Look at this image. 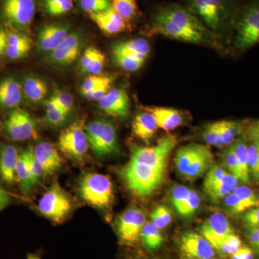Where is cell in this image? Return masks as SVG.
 <instances>
[{"label": "cell", "mask_w": 259, "mask_h": 259, "mask_svg": "<svg viewBox=\"0 0 259 259\" xmlns=\"http://www.w3.org/2000/svg\"><path fill=\"white\" fill-rule=\"evenodd\" d=\"M151 30L175 40L194 44L207 41L212 34L187 7L176 3L163 5L156 10Z\"/></svg>", "instance_id": "obj_1"}, {"label": "cell", "mask_w": 259, "mask_h": 259, "mask_svg": "<svg viewBox=\"0 0 259 259\" xmlns=\"http://www.w3.org/2000/svg\"><path fill=\"white\" fill-rule=\"evenodd\" d=\"M187 8L212 32L231 30L240 0H187Z\"/></svg>", "instance_id": "obj_2"}, {"label": "cell", "mask_w": 259, "mask_h": 259, "mask_svg": "<svg viewBox=\"0 0 259 259\" xmlns=\"http://www.w3.org/2000/svg\"><path fill=\"white\" fill-rule=\"evenodd\" d=\"M233 46L244 52L259 44V0L241 3L233 21Z\"/></svg>", "instance_id": "obj_3"}, {"label": "cell", "mask_w": 259, "mask_h": 259, "mask_svg": "<svg viewBox=\"0 0 259 259\" xmlns=\"http://www.w3.org/2000/svg\"><path fill=\"white\" fill-rule=\"evenodd\" d=\"M121 176L134 195L140 197H149L163 183L165 168H153L129 161L122 168Z\"/></svg>", "instance_id": "obj_4"}, {"label": "cell", "mask_w": 259, "mask_h": 259, "mask_svg": "<svg viewBox=\"0 0 259 259\" xmlns=\"http://www.w3.org/2000/svg\"><path fill=\"white\" fill-rule=\"evenodd\" d=\"M175 161L181 175L188 180H195L208 171L213 155L208 146L191 144L179 148Z\"/></svg>", "instance_id": "obj_5"}, {"label": "cell", "mask_w": 259, "mask_h": 259, "mask_svg": "<svg viewBox=\"0 0 259 259\" xmlns=\"http://www.w3.org/2000/svg\"><path fill=\"white\" fill-rule=\"evenodd\" d=\"M81 198L97 208L110 207L113 202V186L110 179L101 174L90 173L83 175L79 184Z\"/></svg>", "instance_id": "obj_6"}, {"label": "cell", "mask_w": 259, "mask_h": 259, "mask_svg": "<svg viewBox=\"0 0 259 259\" xmlns=\"http://www.w3.org/2000/svg\"><path fill=\"white\" fill-rule=\"evenodd\" d=\"M85 131L89 147L97 157H104L117 151V132L111 122L97 119L85 126Z\"/></svg>", "instance_id": "obj_7"}, {"label": "cell", "mask_w": 259, "mask_h": 259, "mask_svg": "<svg viewBox=\"0 0 259 259\" xmlns=\"http://www.w3.org/2000/svg\"><path fill=\"white\" fill-rule=\"evenodd\" d=\"M177 141L172 135L162 138L154 146H139L131 144L130 161L142 163L153 168H166L167 158L176 147Z\"/></svg>", "instance_id": "obj_8"}, {"label": "cell", "mask_w": 259, "mask_h": 259, "mask_svg": "<svg viewBox=\"0 0 259 259\" xmlns=\"http://www.w3.org/2000/svg\"><path fill=\"white\" fill-rule=\"evenodd\" d=\"M37 209L46 218L61 223L69 214L71 202L60 185L55 183L42 196L37 204Z\"/></svg>", "instance_id": "obj_9"}, {"label": "cell", "mask_w": 259, "mask_h": 259, "mask_svg": "<svg viewBox=\"0 0 259 259\" xmlns=\"http://www.w3.org/2000/svg\"><path fill=\"white\" fill-rule=\"evenodd\" d=\"M85 126L84 120H79L63 130L59 135V148L73 159H82L90 148Z\"/></svg>", "instance_id": "obj_10"}, {"label": "cell", "mask_w": 259, "mask_h": 259, "mask_svg": "<svg viewBox=\"0 0 259 259\" xmlns=\"http://www.w3.org/2000/svg\"><path fill=\"white\" fill-rule=\"evenodd\" d=\"M35 0H3L2 17L5 23L16 30L28 28L35 17Z\"/></svg>", "instance_id": "obj_11"}, {"label": "cell", "mask_w": 259, "mask_h": 259, "mask_svg": "<svg viewBox=\"0 0 259 259\" xmlns=\"http://www.w3.org/2000/svg\"><path fill=\"white\" fill-rule=\"evenodd\" d=\"M146 223V214L142 209L131 207L124 211L116 222L120 243L129 245L136 244L141 239V231Z\"/></svg>", "instance_id": "obj_12"}, {"label": "cell", "mask_w": 259, "mask_h": 259, "mask_svg": "<svg viewBox=\"0 0 259 259\" xmlns=\"http://www.w3.org/2000/svg\"><path fill=\"white\" fill-rule=\"evenodd\" d=\"M5 128L8 137L15 141H26L37 135L35 120L28 112L18 107L10 112L5 122Z\"/></svg>", "instance_id": "obj_13"}, {"label": "cell", "mask_w": 259, "mask_h": 259, "mask_svg": "<svg viewBox=\"0 0 259 259\" xmlns=\"http://www.w3.org/2000/svg\"><path fill=\"white\" fill-rule=\"evenodd\" d=\"M83 44V37L80 32L70 33L49 55L52 64L59 66H68L79 57Z\"/></svg>", "instance_id": "obj_14"}, {"label": "cell", "mask_w": 259, "mask_h": 259, "mask_svg": "<svg viewBox=\"0 0 259 259\" xmlns=\"http://www.w3.org/2000/svg\"><path fill=\"white\" fill-rule=\"evenodd\" d=\"M179 244L182 255L197 259L215 258V253L212 245L198 233L186 232L181 236Z\"/></svg>", "instance_id": "obj_15"}, {"label": "cell", "mask_w": 259, "mask_h": 259, "mask_svg": "<svg viewBox=\"0 0 259 259\" xmlns=\"http://www.w3.org/2000/svg\"><path fill=\"white\" fill-rule=\"evenodd\" d=\"M234 233L228 218L220 212H214L202 225L200 234L216 248L221 241Z\"/></svg>", "instance_id": "obj_16"}, {"label": "cell", "mask_w": 259, "mask_h": 259, "mask_svg": "<svg viewBox=\"0 0 259 259\" xmlns=\"http://www.w3.org/2000/svg\"><path fill=\"white\" fill-rule=\"evenodd\" d=\"M98 106L107 115L117 118H125L129 115L128 95L122 89H111L99 100Z\"/></svg>", "instance_id": "obj_17"}, {"label": "cell", "mask_w": 259, "mask_h": 259, "mask_svg": "<svg viewBox=\"0 0 259 259\" xmlns=\"http://www.w3.org/2000/svg\"><path fill=\"white\" fill-rule=\"evenodd\" d=\"M69 26L66 24L52 23L44 25L37 35V49L42 53L52 52L69 35Z\"/></svg>", "instance_id": "obj_18"}, {"label": "cell", "mask_w": 259, "mask_h": 259, "mask_svg": "<svg viewBox=\"0 0 259 259\" xmlns=\"http://www.w3.org/2000/svg\"><path fill=\"white\" fill-rule=\"evenodd\" d=\"M34 156L44 170V175H51L60 169L62 159L54 144L42 141L32 148Z\"/></svg>", "instance_id": "obj_19"}, {"label": "cell", "mask_w": 259, "mask_h": 259, "mask_svg": "<svg viewBox=\"0 0 259 259\" xmlns=\"http://www.w3.org/2000/svg\"><path fill=\"white\" fill-rule=\"evenodd\" d=\"M90 17L100 30L107 35H116L127 28V22L112 7Z\"/></svg>", "instance_id": "obj_20"}, {"label": "cell", "mask_w": 259, "mask_h": 259, "mask_svg": "<svg viewBox=\"0 0 259 259\" xmlns=\"http://www.w3.org/2000/svg\"><path fill=\"white\" fill-rule=\"evenodd\" d=\"M20 153L18 148L12 145H6L0 151V177L7 183L17 182L16 168Z\"/></svg>", "instance_id": "obj_21"}, {"label": "cell", "mask_w": 259, "mask_h": 259, "mask_svg": "<svg viewBox=\"0 0 259 259\" xmlns=\"http://www.w3.org/2000/svg\"><path fill=\"white\" fill-rule=\"evenodd\" d=\"M23 88L13 77L5 78L0 81V106L4 108H16L23 97Z\"/></svg>", "instance_id": "obj_22"}, {"label": "cell", "mask_w": 259, "mask_h": 259, "mask_svg": "<svg viewBox=\"0 0 259 259\" xmlns=\"http://www.w3.org/2000/svg\"><path fill=\"white\" fill-rule=\"evenodd\" d=\"M157 122L158 127L165 131H173L184 122L183 115L179 110L168 107H147Z\"/></svg>", "instance_id": "obj_23"}, {"label": "cell", "mask_w": 259, "mask_h": 259, "mask_svg": "<svg viewBox=\"0 0 259 259\" xmlns=\"http://www.w3.org/2000/svg\"><path fill=\"white\" fill-rule=\"evenodd\" d=\"M239 180L231 174L227 172L221 180L212 185L204 187V191L213 202L224 199L228 194L233 192L238 186Z\"/></svg>", "instance_id": "obj_24"}, {"label": "cell", "mask_w": 259, "mask_h": 259, "mask_svg": "<svg viewBox=\"0 0 259 259\" xmlns=\"http://www.w3.org/2000/svg\"><path fill=\"white\" fill-rule=\"evenodd\" d=\"M32 47V40L25 34L18 32L8 33L6 54L12 60H18L28 55Z\"/></svg>", "instance_id": "obj_25"}, {"label": "cell", "mask_w": 259, "mask_h": 259, "mask_svg": "<svg viewBox=\"0 0 259 259\" xmlns=\"http://www.w3.org/2000/svg\"><path fill=\"white\" fill-rule=\"evenodd\" d=\"M132 127L134 134L146 142L152 139L158 127L154 116L147 110L135 117Z\"/></svg>", "instance_id": "obj_26"}, {"label": "cell", "mask_w": 259, "mask_h": 259, "mask_svg": "<svg viewBox=\"0 0 259 259\" xmlns=\"http://www.w3.org/2000/svg\"><path fill=\"white\" fill-rule=\"evenodd\" d=\"M23 93L28 101L33 103L41 102L47 95V83L38 76H26L24 79Z\"/></svg>", "instance_id": "obj_27"}, {"label": "cell", "mask_w": 259, "mask_h": 259, "mask_svg": "<svg viewBox=\"0 0 259 259\" xmlns=\"http://www.w3.org/2000/svg\"><path fill=\"white\" fill-rule=\"evenodd\" d=\"M17 182L20 185L22 191L25 194H29L35 187L30 173L28 158L25 151L20 153L18 163L16 168Z\"/></svg>", "instance_id": "obj_28"}, {"label": "cell", "mask_w": 259, "mask_h": 259, "mask_svg": "<svg viewBox=\"0 0 259 259\" xmlns=\"http://www.w3.org/2000/svg\"><path fill=\"white\" fill-rule=\"evenodd\" d=\"M112 51L132 54L146 60L149 55L151 48L146 40L139 38L115 44L112 49Z\"/></svg>", "instance_id": "obj_29"}, {"label": "cell", "mask_w": 259, "mask_h": 259, "mask_svg": "<svg viewBox=\"0 0 259 259\" xmlns=\"http://www.w3.org/2000/svg\"><path fill=\"white\" fill-rule=\"evenodd\" d=\"M232 148L236 153L237 161L241 172L240 181L247 184L250 181V171L248 168V145L243 139H240L232 144Z\"/></svg>", "instance_id": "obj_30"}, {"label": "cell", "mask_w": 259, "mask_h": 259, "mask_svg": "<svg viewBox=\"0 0 259 259\" xmlns=\"http://www.w3.org/2000/svg\"><path fill=\"white\" fill-rule=\"evenodd\" d=\"M141 239L148 250H156L163 243V237L160 230L152 222H146L141 233Z\"/></svg>", "instance_id": "obj_31"}, {"label": "cell", "mask_w": 259, "mask_h": 259, "mask_svg": "<svg viewBox=\"0 0 259 259\" xmlns=\"http://www.w3.org/2000/svg\"><path fill=\"white\" fill-rule=\"evenodd\" d=\"M112 7L127 22L131 21L137 16L136 0H112Z\"/></svg>", "instance_id": "obj_32"}, {"label": "cell", "mask_w": 259, "mask_h": 259, "mask_svg": "<svg viewBox=\"0 0 259 259\" xmlns=\"http://www.w3.org/2000/svg\"><path fill=\"white\" fill-rule=\"evenodd\" d=\"M44 8L50 16L66 14L73 8L72 0H44Z\"/></svg>", "instance_id": "obj_33"}, {"label": "cell", "mask_w": 259, "mask_h": 259, "mask_svg": "<svg viewBox=\"0 0 259 259\" xmlns=\"http://www.w3.org/2000/svg\"><path fill=\"white\" fill-rule=\"evenodd\" d=\"M46 112H47V120L52 125H62L67 118L68 114L63 111L60 107L58 106L57 103L52 97L46 103Z\"/></svg>", "instance_id": "obj_34"}, {"label": "cell", "mask_w": 259, "mask_h": 259, "mask_svg": "<svg viewBox=\"0 0 259 259\" xmlns=\"http://www.w3.org/2000/svg\"><path fill=\"white\" fill-rule=\"evenodd\" d=\"M112 53H113L116 64L118 65L121 69L130 71V72L138 71L142 67L145 63L144 61L141 60L134 56L128 55V54L118 52Z\"/></svg>", "instance_id": "obj_35"}, {"label": "cell", "mask_w": 259, "mask_h": 259, "mask_svg": "<svg viewBox=\"0 0 259 259\" xmlns=\"http://www.w3.org/2000/svg\"><path fill=\"white\" fill-rule=\"evenodd\" d=\"M219 125L225 146L233 144L241 132V125L234 121L227 120L221 121Z\"/></svg>", "instance_id": "obj_36"}, {"label": "cell", "mask_w": 259, "mask_h": 259, "mask_svg": "<svg viewBox=\"0 0 259 259\" xmlns=\"http://www.w3.org/2000/svg\"><path fill=\"white\" fill-rule=\"evenodd\" d=\"M233 192L239 197L248 210L259 206V196L250 187L246 186H238Z\"/></svg>", "instance_id": "obj_37"}, {"label": "cell", "mask_w": 259, "mask_h": 259, "mask_svg": "<svg viewBox=\"0 0 259 259\" xmlns=\"http://www.w3.org/2000/svg\"><path fill=\"white\" fill-rule=\"evenodd\" d=\"M241 238L233 233L225 238L214 250H217L222 254L232 255L241 248Z\"/></svg>", "instance_id": "obj_38"}, {"label": "cell", "mask_w": 259, "mask_h": 259, "mask_svg": "<svg viewBox=\"0 0 259 259\" xmlns=\"http://www.w3.org/2000/svg\"><path fill=\"white\" fill-rule=\"evenodd\" d=\"M190 189L187 188L185 186H175L171 190V200L174 207L177 209V212L180 214L184 206L187 202L189 195H190Z\"/></svg>", "instance_id": "obj_39"}, {"label": "cell", "mask_w": 259, "mask_h": 259, "mask_svg": "<svg viewBox=\"0 0 259 259\" xmlns=\"http://www.w3.org/2000/svg\"><path fill=\"white\" fill-rule=\"evenodd\" d=\"M80 7L89 14H95L112 7L110 0H80Z\"/></svg>", "instance_id": "obj_40"}, {"label": "cell", "mask_w": 259, "mask_h": 259, "mask_svg": "<svg viewBox=\"0 0 259 259\" xmlns=\"http://www.w3.org/2000/svg\"><path fill=\"white\" fill-rule=\"evenodd\" d=\"M111 76H104L100 74H93L88 76L86 79L83 81L81 87V93L83 96L88 95L90 92L93 91L97 87L106 82L109 80L112 79Z\"/></svg>", "instance_id": "obj_41"}, {"label": "cell", "mask_w": 259, "mask_h": 259, "mask_svg": "<svg viewBox=\"0 0 259 259\" xmlns=\"http://www.w3.org/2000/svg\"><path fill=\"white\" fill-rule=\"evenodd\" d=\"M25 152H26L27 158H28L29 168H30V173H31L32 182H33L34 185L35 187L40 182L42 177L45 176V175H44V170H42L41 166L34 156L32 148H29L25 150Z\"/></svg>", "instance_id": "obj_42"}, {"label": "cell", "mask_w": 259, "mask_h": 259, "mask_svg": "<svg viewBox=\"0 0 259 259\" xmlns=\"http://www.w3.org/2000/svg\"><path fill=\"white\" fill-rule=\"evenodd\" d=\"M248 168L250 175L259 181V153L256 146L253 142L248 146Z\"/></svg>", "instance_id": "obj_43"}, {"label": "cell", "mask_w": 259, "mask_h": 259, "mask_svg": "<svg viewBox=\"0 0 259 259\" xmlns=\"http://www.w3.org/2000/svg\"><path fill=\"white\" fill-rule=\"evenodd\" d=\"M224 204L227 210L231 214H238L246 212L248 209L245 207L244 204L239 197L234 192L228 194L224 198Z\"/></svg>", "instance_id": "obj_44"}, {"label": "cell", "mask_w": 259, "mask_h": 259, "mask_svg": "<svg viewBox=\"0 0 259 259\" xmlns=\"http://www.w3.org/2000/svg\"><path fill=\"white\" fill-rule=\"evenodd\" d=\"M52 97L57 103L58 106L60 107L63 111L69 115L74 106V102L73 97L66 92L56 90Z\"/></svg>", "instance_id": "obj_45"}, {"label": "cell", "mask_w": 259, "mask_h": 259, "mask_svg": "<svg viewBox=\"0 0 259 259\" xmlns=\"http://www.w3.org/2000/svg\"><path fill=\"white\" fill-rule=\"evenodd\" d=\"M199 204H200V197L199 194L195 191L191 190L187 202L180 213V215L184 218L190 217L199 208Z\"/></svg>", "instance_id": "obj_46"}, {"label": "cell", "mask_w": 259, "mask_h": 259, "mask_svg": "<svg viewBox=\"0 0 259 259\" xmlns=\"http://www.w3.org/2000/svg\"><path fill=\"white\" fill-rule=\"evenodd\" d=\"M223 158H224L225 164L229 170L230 173L240 181L241 172H240L239 166H238V161H237L236 153L233 151L232 146L224 153Z\"/></svg>", "instance_id": "obj_47"}, {"label": "cell", "mask_w": 259, "mask_h": 259, "mask_svg": "<svg viewBox=\"0 0 259 259\" xmlns=\"http://www.w3.org/2000/svg\"><path fill=\"white\" fill-rule=\"evenodd\" d=\"M226 173L227 171L223 167L212 164L206 174L203 182V187L212 185L214 182L221 180L226 175Z\"/></svg>", "instance_id": "obj_48"}, {"label": "cell", "mask_w": 259, "mask_h": 259, "mask_svg": "<svg viewBox=\"0 0 259 259\" xmlns=\"http://www.w3.org/2000/svg\"><path fill=\"white\" fill-rule=\"evenodd\" d=\"M105 62H106V56L102 53L100 56H97L96 59L90 63L82 71L92 75L100 74L104 69Z\"/></svg>", "instance_id": "obj_49"}, {"label": "cell", "mask_w": 259, "mask_h": 259, "mask_svg": "<svg viewBox=\"0 0 259 259\" xmlns=\"http://www.w3.org/2000/svg\"><path fill=\"white\" fill-rule=\"evenodd\" d=\"M112 80L113 79L109 80L106 82L103 83L102 84L100 85V86L97 87V88L90 92L88 95H84L85 98L88 99L89 100L99 101L100 99L105 96L111 90Z\"/></svg>", "instance_id": "obj_50"}, {"label": "cell", "mask_w": 259, "mask_h": 259, "mask_svg": "<svg viewBox=\"0 0 259 259\" xmlns=\"http://www.w3.org/2000/svg\"><path fill=\"white\" fill-rule=\"evenodd\" d=\"M243 221L245 226L249 229L259 228V206L248 209L243 216Z\"/></svg>", "instance_id": "obj_51"}, {"label": "cell", "mask_w": 259, "mask_h": 259, "mask_svg": "<svg viewBox=\"0 0 259 259\" xmlns=\"http://www.w3.org/2000/svg\"><path fill=\"white\" fill-rule=\"evenodd\" d=\"M218 132H219V122L209 124L205 127L203 133L204 141L207 144L210 146L215 145L217 140Z\"/></svg>", "instance_id": "obj_52"}, {"label": "cell", "mask_w": 259, "mask_h": 259, "mask_svg": "<svg viewBox=\"0 0 259 259\" xmlns=\"http://www.w3.org/2000/svg\"><path fill=\"white\" fill-rule=\"evenodd\" d=\"M102 54L101 51L95 47H88L83 52L80 60V67L81 70L84 69L90 63H91L94 59H96L97 56Z\"/></svg>", "instance_id": "obj_53"}, {"label": "cell", "mask_w": 259, "mask_h": 259, "mask_svg": "<svg viewBox=\"0 0 259 259\" xmlns=\"http://www.w3.org/2000/svg\"><path fill=\"white\" fill-rule=\"evenodd\" d=\"M231 259H253V250L248 247L241 246L232 255Z\"/></svg>", "instance_id": "obj_54"}, {"label": "cell", "mask_w": 259, "mask_h": 259, "mask_svg": "<svg viewBox=\"0 0 259 259\" xmlns=\"http://www.w3.org/2000/svg\"><path fill=\"white\" fill-rule=\"evenodd\" d=\"M154 210L158 213L159 217L161 218L162 221L165 223L166 226L171 223L172 220L171 212L168 207L164 205H159L156 207Z\"/></svg>", "instance_id": "obj_55"}, {"label": "cell", "mask_w": 259, "mask_h": 259, "mask_svg": "<svg viewBox=\"0 0 259 259\" xmlns=\"http://www.w3.org/2000/svg\"><path fill=\"white\" fill-rule=\"evenodd\" d=\"M11 202L10 194L3 189L0 188V212L8 207Z\"/></svg>", "instance_id": "obj_56"}, {"label": "cell", "mask_w": 259, "mask_h": 259, "mask_svg": "<svg viewBox=\"0 0 259 259\" xmlns=\"http://www.w3.org/2000/svg\"><path fill=\"white\" fill-rule=\"evenodd\" d=\"M8 45V33L3 30H0V58L6 53Z\"/></svg>", "instance_id": "obj_57"}, {"label": "cell", "mask_w": 259, "mask_h": 259, "mask_svg": "<svg viewBox=\"0 0 259 259\" xmlns=\"http://www.w3.org/2000/svg\"><path fill=\"white\" fill-rule=\"evenodd\" d=\"M248 238L250 243L255 246L259 247V228L249 229Z\"/></svg>", "instance_id": "obj_58"}, {"label": "cell", "mask_w": 259, "mask_h": 259, "mask_svg": "<svg viewBox=\"0 0 259 259\" xmlns=\"http://www.w3.org/2000/svg\"><path fill=\"white\" fill-rule=\"evenodd\" d=\"M246 134L250 141L253 142L255 145V146H256L259 153V134L248 127H246Z\"/></svg>", "instance_id": "obj_59"}, {"label": "cell", "mask_w": 259, "mask_h": 259, "mask_svg": "<svg viewBox=\"0 0 259 259\" xmlns=\"http://www.w3.org/2000/svg\"><path fill=\"white\" fill-rule=\"evenodd\" d=\"M247 127H249L250 129L253 130L255 132H256L257 134H259V120L253 121V122L247 126Z\"/></svg>", "instance_id": "obj_60"}, {"label": "cell", "mask_w": 259, "mask_h": 259, "mask_svg": "<svg viewBox=\"0 0 259 259\" xmlns=\"http://www.w3.org/2000/svg\"><path fill=\"white\" fill-rule=\"evenodd\" d=\"M26 259H40V255L37 254H28Z\"/></svg>", "instance_id": "obj_61"}, {"label": "cell", "mask_w": 259, "mask_h": 259, "mask_svg": "<svg viewBox=\"0 0 259 259\" xmlns=\"http://www.w3.org/2000/svg\"><path fill=\"white\" fill-rule=\"evenodd\" d=\"M181 259H197V258H192V257L187 256V255H182V258H181Z\"/></svg>", "instance_id": "obj_62"}, {"label": "cell", "mask_w": 259, "mask_h": 259, "mask_svg": "<svg viewBox=\"0 0 259 259\" xmlns=\"http://www.w3.org/2000/svg\"><path fill=\"white\" fill-rule=\"evenodd\" d=\"M1 127H2V123H1V120H0V132H1Z\"/></svg>", "instance_id": "obj_63"}]
</instances>
